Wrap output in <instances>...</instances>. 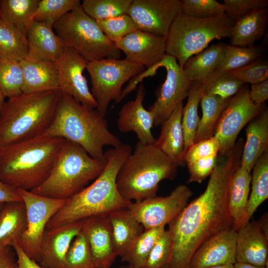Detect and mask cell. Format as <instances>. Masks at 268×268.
<instances>
[{
    "label": "cell",
    "mask_w": 268,
    "mask_h": 268,
    "mask_svg": "<svg viewBox=\"0 0 268 268\" xmlns=\"http://www.w3.org/2000/svg\"><path fill=\"white\" fill-rule=\"evenodd\" d=\"M244 143L240 138L229 152L218 155L204 192L169 223L171 251L164 268H188L193 254L206 240L234 228L227 194L232 175L240 164Z\"/></svg>",
    "instance_id": "obj_1"
},
{
    "label": "cell",
    "mask_w": 268,
    "mask_h": 268,
    "mask_svg": "<svg viewBox=\"0 0 268 268\" xmlns=\"http://www.w3.org/2000/svg\"><path fill=\"white\" fill-rule=\"evenodd\" d=\"M132 151L130 145L122 143L104 152L106 163L100 174L90 185L67 200L50 219L46 229L128 208L132 201L120 194L116 179L121 166Z\"/></svg>",
    "instance_id": "obj_2"
},
{
    "label": "cell",
    "mask_w": 268,
    "mask_h": 268,
    "mask_svg": "<svg viewBox=\"0 0 268 268\" xmlns=\"http://www.w3.org/2000/svg\"><path fill=\"white\" fill-rule=\"evenodd\" d=\"M65 140L41 134L1 146L0 181L16 189L36 188L49 176Z\"/></svg>",
    "instance_id": "obj_3"
},
{
    "label": "cell",
    "mask_w": 268,
    "mask_h": 268,
    "mask_svg": "<svg viewBox=\"0 0 268 268\" xmlns=\"http://www.w3.org/2000/svg\"><path fill=\"white\" fill-rule=\"evenodd\" d=\"M43 135L63 138L81 146L93 158L105 161L103 148L122 142L109 130L105 117L62 93L54 117Z\"/></svg>",
    "instance_id": "obj_4"
},
{
    "label": "cell",
    "mask_w": 268,
    "mask_h": 268,
    "mask_svg": "<svg viewBox=\"0 0 268 268\" xmlns=\"http://www.w3.org/2000/svg\"><path fill=\"white\" fill-rule=\"evenodd\" d=\"M62 93L60 89L23 93L8 98L0 114V146L41 135L51 124Z\"/></svg>",
    "instance_id": "obj_5"
},
{
    "label": "cell",
    "mask_w": 268,
    "mask_h": 268,
    "mask_svg": "<svg viewBox=\"0 0 268 268\" xmlns=\"http://www.w3.org/2000/svg\"><path fill=\"white\" fill-rule=\"evenodd\" d=\"M178 166L154 144L138 141L119 169L117 189L122 196L132 202L155 197L159 183L174 179Z\"/></svg>",
    "instance_id": "obj_6"
},
{
    "label": "cell",
    "mask_w": 268,
    "mask_h": 268,
    "mask_svg": "<svg viewBox=\"0 0 268 268\" xmlns=\"http://www.w3.org/2000/svg\"><path fill=\"white\" fill-rule=\"evenodd\" d=\"M106 163V160L91 157L80 145L65 139L49 176L31 192L49 198L67 199L96 179Z\"/></svg>",
    "instance_id": "obj_7"
},
{
    "label": "cell",
    "mask_w": 268,
    "mask_h": 268,
    "mask_svg": "<svg viewBox=\"0 0 268 268\" xmlns=\"http://www.w3.org/2000/svg\"><path fill=\"white\" fill-rule=\"evenodd\" d=\"M234 23L226 13L200 19L181 12L166 37V55L175 58L183 68L190 58L206 48L213 40L229 37Z\"/></svg>",
    "instance_id": "obj_8"
},
{
    "label": "cell",
    "mask_w": 268,
    "mask_h": 268,
    "mask_svg": "<svg viewBox=\"0 0 268 268\" xmlns=\"http://www.w3.org/2000/svg\"><path fill=\"white\" fill-rule=\"evenodd\" d=\"M53 29L66 47L88 62L105 58L119 59L121 51L82 9L81 4L54 23Z\"/></svg>",
    "instance_id": "obj_9"
},
{
    "label": "cell",
    "mask_w": 268,
    "mask_h": 268,
    "mask_svg": "<svg viewBox=\"0 0 268 268\" xmlns=\"http://www.w3.org/2000/svg\"><path fill=\"white\" fill-rule=\"evenodd\" d=\"M86 69L96 102L95 109L105 117L111 102L120 97L123 85L143 72L145 67L125 59L105 58L88 62Z\"/></svg>",
    "instance_id": "obj_10"
},
{
    "label": "cell",
    "mask_w": 268,
    "mask_h": 268,
    "mask_svg": "<svg viewBox=\"0 0 268 268\" xmlns=\"http://www.w3.org/2000/svg\"><path fill=\"white\" fill-rule=\"evenodd\" d=\"M18 190L26 208L27 227L17 242L29 258L38 263L46 226L67 199L49 198L21 189Z\"/></svg>",
    "instance_id": "obj_11"
},
{
    "label": "cell",
    "mask_w": 268,
    "mask_h": 268,
    "mask_svg": "<svg viewBox=\"0 0 268 268\" xmlns=\"http://www.w3.org/2000/svg\"><path fill=\"white\" fill-rule=\"evenodd\" d=\"M249 91L244 84L230 98L221 114L214 134L220 145L219 155L229 152L241 130L265 109L264 104L257 105L251 101Z\"/></svg>",
    "instance_id": "obj_12"
},
{
    "label": "cell",
    "mask_w": 268,
    "mask_h": 268,
    "mask_svg": "<svg viewBox=\"0 0 268 268\" xmlns=\"http://www.w3.org/2000/svg\"><path fill=\"white\" fill-rule=\"evenodd\" d=\"M192 194L189 187L180 185L168 196L132 202L128 208L144 230L165 227L187 205Z\"/></svg>",
    "instance_id": "obj_13"
},
{
    "label": "cell",
    "mask_w": 268,
    "mask_h": 268,
    "mask_svg": "<svg viewBox=\"0 0 268 268\" xmlns=\"http://www.w3.org/2000/svg\"><path fill=\"white\" fill-rule=\"evenodd\" d=\"M160 67H164L166 76L153 104L148 109L154 116V126H158L166 120L174 109L188 96L191 82L176 60L165 55L158 63L149 68L155 73Z\"/></svg>",
    "instance_id": "obj_14"
},
{
    "label": "cell",
    "mask_w": 268,
    "mask_h": 268,
    "mask_svg": "<svg viewBox=\"0 0 268 268\" xmlns=\"http://www.w3.org/2000/svg\"><path fill=\"white\" fill-rule=\"evenodd\" d=\"M181 12L180 0H133L127 14L138 30L166 37Z\"/></svg>",
    "instance_id": "obj_15"
},
{
    "label": "cell",
    "mask_w": 268,
    "mask_h": 268,
    "mask_svg": "<svg viewBox=\"0 0 268 268\" xmlns=\"http://www.w3.org/2000/svg\"><path fill=\"white\" fill-rule=\"evenodd\" d=\"M55 63L62 93L72 97L89 108L96 109V101L83 75L88 62L75 50L66 47Z\"/></svg>",
    "instance_id": "obj_16"
},
{
    "label": "cell",
    "mask_w": 268,
    "mask_h": 268,
    "mask_svg": "<svg viewBox=\"0 0 268 268\" xmlns=\"http://www.w3.org/2000/svg\"><path fill=\"white\" fill-rule=\"evenodd\" d=\"M125 59L147 68L158 63L166 55V37L136 30L115 43Z\"/></svg>",
    "instance_id": "obj_17"
},
{
    "label": "cell",
    "mask_w": 268,
    "mask_h": 268,
    "mask_svg": "<svg viewBox=\"0 0 268 268\" xmlns=\"http://www.w3.org/2000/svg\"><path fill=\"white\" fill-rule=\"evenodd\" d=\"M108 214L81 220V231L90 247L96 268H110L117 257Z\"/></svg>",
    "instance_id": "obj_18"
},
{
    "label": "cell",
    "mask_w": 268,
    "mask_h": 268,
    "mask_svg": "<svg viewBox=\"0 0 268 268\" xmlns=\"http://www.w3.org/2000/svg\"><path fill=\"white\" fill-rule=\"evenodd\" d=\"M237 231L234 228L213 235L196 251L188 268H206L236 263Z\"/></svg>",
    "instance_id": "obj_19"
},
{
    "label": "cell",
    "mask_w": 268,
    "mask_h": 268,
    "mask_svg": "<svg viewBox=\"0 0 268 268\" xmlns=\"http://www.w3.org/2000/svg\"><path fill=\"white\" fill-rule=\"evenodd\" d=\"M145 88L140 84L134 100L126 103L118 113L117 126L122 133L134 132L138 141L144 144H154L155 139L151 132L154 126L153 114L143 105Z\"/></svg>",
    "instance_id": "obj_20"
},
{
    "label": "cell",
    "mask_w": 268,
    "mask_h": 268,
    "mask_svg": "<svg viewBox=\"0 0 268 268\" xmlns=\"http://www.w3.org/2000/svg\"><path fill=\"white\" fill-rule=\"evenodd\" d=\"M81 230V221L46 229L40 248L38 264L44 268H64L70 245Z\"/></svg>",
    "instance_id": "obj_21"
},
{
    "label": "cell",
    "mask_w": 268,
    "mask_h": 268,
    "mask_svg": "<svg viewBox=\"0 0 268 268\" xmlns=\"http://www.w3.org/2000/svg\"><path fill=\"white\" fill-rule=\"evenodd\" d=\"M26 59L55 63L62 56L66 46L49 23L33 21L26 34Z\"/></svg>",
    "instance_id": "obj_22"
},
{
    "label": "cell",
    "mask_w": 268,
    "mask_h": 268,
    "mask_svg": "<svg viewBox=\"0 0 268 268\" xmlns=\"http://www.w3.org/2000/svg\"><path fill=\"white\" fill-rule=\"evenodd\" d=\"M268 236L257 221H249L237 231L236 262L268 267Z\"/></svg>",
    "instance_id": "obj_23"
},
{
    "label": "cell",
    "mask_w": 268,
    "mask_h": 268,
    "mask_svg": "<svg viewBox=\"0 0 268 268\" xmlns=\"http://www.w3.org/2000/svg\"><path fill=\"white\" fill-rule=\"evenodd\" d=\"M183 102L161 124L160 135L154 145L179 166L184 164L185 141L182 125Z\"/></svg>",
    "instance_id": "obj_24"
},
{
    "label": "cell",
    "mask_w": 268,
    "mask_h": 268,
    "mask_svg": "<svg viewBox=\"0 0 268 268\" xmlns=\"http://www.w3.org/2000/svg\"><path fill=\"white\" fill-rule=\"evenodd\" d=\"M20 64L23 72L22 92H43L60 89L55 63L25 58Z\"/></svg>",
    "instance_id": "obj_25"
},
{
    "label": "cell",
    "mask_w": 268,
    "mask_h": 268,
    "mask_svg": "<svg viewBox=\"0 0 268 268\" xmlns=\"http://www.w3.org/2000/svg\"><path fill=\"white\" fill-rule=\"evenodd\" d=\"M240 165L250 172L261 156L268 150V110L265 108L248 124L246 130Z\"/></svg>",
    "instance_id": "obj_26"
},
{
    "label": "cell",
    "mask_w": 268,
    "mask_h": 268,
    "mask_svg": "<svg viewBox=\"0 0 268 268\" xmlns=\"http://www.w3.org/2000/svg\"><path fill=\"white\" fill-rule=\"evenodd\" d=\"M111 223L115 251L121 257L143 232L141 224L128 208L113 211L108 214Z\"/></svg>",
    "instance_id": "obj_27"
},
{
    "label": "cell",
    "mask_w": 268,
    "mask_h": 268,
    "mask_svg": "<svg viewBox=\"0 0 268 268\" xmlns=\"http://www.w3.org/2000/svg\"><path fill=\"white\" fill-rule=\"evenodd\" d=\"M268 23V7L252 11L234 22L231 30V45L248 47L265 35Z\"/></svg>",
    "instance_id": "obj_28"
},
{
    "label": "cell",
    "mask_w": 268,
    "mask_h": 268,
    "mask_svg": "<svg viewBox=\"0 0 268 268\" xmlns=\"http://www.w3.org/2000/svg\"><path fill=\"white\" fill-rule=\"evenodd\" d=\"M251 174L240 164L231 178L227 194V208L236 231L239 229L247 205Z\"/></svg>",
    "instance_id": "obj_29"
},
{
    "label": "cell",
    "mask_w": 268,
    "mask_h": 268,
    "mask_svg": "<svg viewBox=\"0 0 268 268\" xmlns=\"http://www.w3.org/2000/svg\"><path fill=\"white\" fill-rule=\"evenodd\" d=\"M26 227V210L23 201L4 203L0 210V247H12Z\"/></svg>",
    "instance_id": "obj_30"
},
{
    "label": "cell",
    "mask_w": 268,
    "mask_h": 268,
    "mask_svg": "<svg viewBox=\"0 0 268 268\" xmlns=\"http://www.w3.org/2000/svg\"><path fill=\"white\" fill-rule=\"evenodd\" d=\"M225 45H212L187 61L183 69L191 82H204L211 76L216 69Z\"/></svg>",
    "instance_id": "obj_31"
},
{
    "label": "cell",
    "mask_w": 268,
    "mask_h": 268,
    "mask_svg": "<svg viewBox=\"0 0 268 268\" xmlns=\"http://www.w3.org/2000/svg\"><path fill=\"white\" fill-rule=\"evenodd\" d=\"M252 170L251 192L239 229L250 221L257 208L268 198V150L258 159Z\"/></svg>",
    "instance_id": "obj_32"
},
{
    "label": "cell",
    "mask_w": 268,
    "mask_h": 268,
    "mask_svg": "<svg viewBox=\"0 0 268 268\" xmlns=\"http://www.w3.org/2000/svg\"><path fill=\"white\" fill-rule=\"evenodd\" d=\"M206 86L207 83L205 82H191L187 103L183 107L182 125L185 141L184 158L186 151L194 143L200 120L199 104L205 92Z\"/></svg>",
    "instance_id": "obj_33"
},
{
    "label": "cell",
    "mask_w": 268,
    "mask_h": 268,
    "mask_svg": "<svg viewBox=\"0 0 268 268\" xmlns=\"http://www.w3.org/2000/svg\"><path fill=\"white\" fill-rule=\"evenodd\" d=\"M230 99H223L206 93L203 94L200 102L202 116L199 122L194 143L214 136L219 118Z\"/></svg>",
    "instance_id": "obj_34"
},
{
    "label": "cell",
    "mask_w": 268,
    "mask_h": 268,
    "mask_svg": "<svg viewBox=\"0 0 268 268\" xmlns=\"http://www.w3.org/2000/svg\"><path fill=\"white\" fill-rule=\"evenodd\" d=\"M26 37L15 26L0 18V57L20 62L27 55Z\"/></svg>",
    "instance_id": "obj_35"
},
{
    "label": "cell",
    "mask_w": 268,
    "mask_h": 268,
    "mask_svg": "<svg viewBox=\"0 0 268 268\" xmlns=\"http://www.w3.org/2000/svg\"><path fill=\"white\" fill-rule=\"evenodd\" d=\"M39 0H0L2 17L26 37Z\"/></svg>",
    "instance_id": "obj_36"
},
{
    "label": "cell",
    "mask_w": 268,
    "mask_h": 268,
    "mask_svg": "<svg viewBox=\"0 0 268 268\" xmlns=\"http://www.w3.org/2000/svg\"><path fill=\"white\" fill-rule=\"evenodd\" d=\"M263 51L261 46L238 47L225 44L213 74L231 71L246 66L261 58Z\"/></svg>",
    "instance_id": "obj_37"
},
{
    "label": "cell",
    "mask_w": 268,
    "mask_h": 268,
    "mask_svg": "<svg viewBox=\"0 0 268 268\" xmlns=\"http://www.w3.org/2000/svg\"><path fill=\"white\" fill-rule=\"evenodd\" d=\"M165 230V227L144 230L121 257V261L133 268H144L153 246Z\"/></svg>",
    "instance_id": "obj_38"
},
{
    "label": "cell",
    "mask_w": 268,
    "mask_h": 268,
    "mask_svg": "<svg viewBox=\"0 0 268 268\" xmlns=\"http://www.w3.org/2000/svg\"><path fill=\"white\" fill-rule=\"evenodd\" d=\"M133 0H83V11L95 20L127 14Z\"/></svg>",
    "instance_id": "obj_39"
},
{
    "label": "cell",
    "mask_w": 268,
    "mask_h": 268,
    "mask_svg": "<svg viewBox=\"0 0 268 268\" xmlns=\"http://www.w3.org/2000/svg\"><path fill=\"white\" fill-rule=\"evenodd\" d=\"M23 72L20 62L0 57V89L5 97L22 93Z\"/></svg>",
    "instance_id": "obj_40"
},
{
    "label": "cell",
    "mask_w": 268,
    "mask_h": 268,
    "mask_svg": "<svg viewBox=\"0 0 268 268\" xmlns=\"http://www.w3.org/2000/svg\"><path fill=\"white\" fill-rule=\"evenodd\" d=\"M80 4L79 0H39L32 20L53 25L67 13Z\"/></svg>",
    "instance_id": "obj_41"
},
{
    "label": "cell",
    "mask_w": 268,
    "mask_h": 268,
    "mask_svg": "<svg viewBox=\"0 0 268 268\" xmlns=\"http://www.w3.org/2000/svg\"><path fill=\"white\" fill-rule=\"evenodd\" d=\"M64 268H96L90 247L81 230L70 245Z\"/></svg>",
    "instance_id": "obj_42"
},
{
    "label": "cell",
    "mask_w": 268,
    "mask_h": 268,
    "mask_svg": "<svg viewBox=\"0 0 268 268\" xmlns=\"http://www.w3.org/2000/svg\"><path fill=\"white\" fill-rule=\"evenodd\" d=\"M205 82L207 83L205 93L216 95L223 99L232 97L245 84L230 71L213 74Z\"/></svg>",
    "instance_id": "obj_43"
},
{
    "label": "cell",
    "mask_w": 268,
    "mask_h": 268,
    "mask_svg": "<svg viewBox=\"0 0 268 268\" xmlns=\"http://www.w3.org/2000/svg\"><path fill=\"white\" fill-rule=\"evenodd\" d=\"M96 21L105 36L114 43L138 30L133 19L127 14Z\"/></svg>",
    "instance_id": "obj_44"
},
{
    "label": "cell",
    "mask_w": 268,
    "mask_h": 268,
    "mask_svg": "<svg viewBox=\"0 0 268 268\" xmlns=\"http://www.w3.org/2000/svg\"><path fill=\"white\" fill-rule=\"evenodd\" d=\"M181 12L193 18L205 19L225 13L223 3L216 0H181Z\"/></svg>",
    "instance_id": "obj_45"
},
{
    "label": "cell",
    "mask_w": 268,
    "mask_h": 268,
    "mask_svg": "<svg viewBox=\"0 0 268 268\" xmlns=\"http://www.w3.org/2000/svg\"><path fill=\"white\" fill-rule=\"evenodd\" d=\"M229 71L244 84H256L268 79V64L261 57L246 66Z\"/></svg>",
    "instance_id": "obj_46"
},
{
    "label": "cell",
    "mask_w": 268,
    "mask_h": 268,
    "mask_svg": "<svg viewBox=\"0 0 268 268\" xmlns=\"http://www.w3.org/2000/svg\"><path fill=\"white\" fill-rule=\"evenodd\" d=\"M171 251V239L168 230H165L153 246L144 268H164Z\"/></svg>",
    "instance_id": "obj_47"
},
{
    "label": "cell",
    "mask_w": 268,
    "mask_h": 268,
    "mask_svg": "<svg viewBox=\"0 0 268 268\" xmlns=\"http://www.w3.org/2000/svg\"><path fill=\"white\" fill-rule=\"evenodd\" d=\"M225 13L234 22L256 10L268 7V0H223Z\"/></svg>",
    "instance_id": "obj_48"
},
{
    "label": "cell",
    "mask_w": 268,
    "mask_h": 268,
    "mask_svg": "<svg viewBox=\"0 0 268 268\" xmlns=\"http://www.w3.org/2000/svg\"><path fill=\"white\" fill-rule=\"evenodd\" d=\"M220 145L215 136L194 143L186 151L184 163L190 164L199 159L219 155Z\"/></svg>",
    "instance_id": "obj_49"
},
{
    "label": "cell",
    "mask_w": 268,
    "mask_h": 268,
    "mask_svg": "<svg viewBox=\"0 0 268 268\" xmlns=\"http://www.w3.org/2000/svg\"><path fill=\"white\" fill-rule=\"evenodd\" d=\"M218 155H212L198 159L187 165L189 173L188 183H201L212 173L216 164Z\"/></svg>",
    "instance_id": "obj_50"
},
{
    "label": "cell",
    "mask_w": 268,
    "mask_h": 268,
    "mask_svg": "<svg viewBox=\"0 0 268 268\" xmlns=\"http://www.w3.org/2000/svg\"><path fill=\"white\" fill-rule=\"evenodd\" d=\"M249 94L251 101L261 105L268 99V79L260 83L251 84Z\"/></svg>",
    "instance_id": "obj_51"
},
{
    "label": "cell",
    "mask_w": 268,
    "mask_h": 268,
    "mask_svg": "<svg viewBox=\"0 0 268 268\" xmlns=\"http://www.w3.org/2000/svg\"><path fill=\"white\" fill-rule=\"evenodd\" d=\"M22 201L18 189L0 181V203Z\"/></svg>",
    "instance_id": "obj_52"
},
{
    "label": "cell",
    "mask_w": 268,
    "mask_h": 268,
    "mask_svg": "<svg viewBox=\"0 0 268 268\" xmlns=\"http://www.w3.org/2000/svg\"><path fill=\"white\" fill-rule=\"evenodd\" d=\"M17 257L18 268H44L35 261L29 258L15 241L12 246Z\"/></svg>",
    "instance_id": "obj_53"
},
{
    "label": "cell",
    "mask_w": 268,
    "mask_h": 268,
    "mask_svg": "<svg viewBox=\"0 0 268 268\" xmlns=\"http://www.w3.org/2000/svg\"><path fill=\"white\" fill-rule=\"evenodd\" d=\"M10 247H0V268H17L16 253Z\"/></svg>",
    "instance_id": "obj_54"
},
{
    "label": "cell",
    "mask_w": 268,
    "mask_h": 268,
    "mask_svg": "<svg viewBox=\"0 0 268 268\" xmlns=\"http://www.w3.org/2000/svg\"><path fill=\"white\" fill-rule=\"evenodd\" d=\"M257 222L264 233L268 236V214H265Z\"/></svg>",
    "instance_id": "obj_55"
},
{
    "label": "cell",
    "mask_w": 268,
    "mask_h": 268,
    "mask_svg": "<svg viewBox=\"0 0 268 268\" xmlns=\"http://www.w3.org/2000/svg\"><path fill=\"white\" fill-rule=\"evenodd\" d=\"M233 268H268V267H260L246 263L236 262L233 265Z\"/></svg>",
    "instance_id": "obj_56"
},
{
    "label": "cell",
    "mask_w": 268,
    "mask_h": 268,
    "mask_svg": "<svg viewBox=\"0 0 268 268\" xmlns=\"http://www.w3.org/2000/svg\"><path fill=\"white\" fill-rule=\"evenodd\" d=\"M5 98L6 97H5L2 91L0 89V114L5 103Z\"/></svg>",
    "instance_id": "obj_57"
},
{
    "label": "cell",
    "mask_w": 268,
    "mask_h": 268,
    "mask_svg": "<svg viewBox=\"0 0 268 268\" xmlns=\"http://www.w3.org/2000/svg\"><path fill=\"white\" fill-rule=\"evenodd\" d=\"M233 265H224L208 267L206 268H233Z\"/></svg>",
    "instance_id": "obj_58"
},
{
    "label": "cell",
    "mask_w": 268,
    "mask_h": 268,
    "mask_svg": "<svg viewBox=\"0 0 268 268\" xmlns=\"http://www.w3.org/2000/svg\"><path fill=\"white\" fill-rule=\"evenodd\" d=\"M131 268L130 267H129V266H121V267H118V268Z\"/></svg>",
    "instance_id": "obj_59"
},
{
    "label": "cell",
    "mask_w": 268,
    "mask_h": 268,
    "mask_svg": "<svg viewBox=\"0 0 268 268\" xmlns=\"http://www.w3.org/2000/svg\"><path fill=\"white\" fill-rule=\"evenodd\" d=\"M3 203H0V209H1V207H2V205H3Z\"/></svg>",
    "instance_id": "obj_60"
},
{
    "label": "cell",
    "mask_w": 268,
    "mask_h": 268,
    "mask_svg": "<svg viewBox=\"0 0 268 268\" xmlns=\"http://www.w3.org/2000/svg\"><path fill=\"white\" fill-rule=\"evenodd\" d=\"M1 17H2V15H1V13L0 9V18Z\"/></svg>",
    "instance_id": "obj_61"
},
{
    "label": "cell",
    "mask_w": 268,
    "mask_h": 268,
    "mask_svg": "<svg viewBox=\"0 0 268 268\" xmlns=\"http://www.w3.org/2000/svg\"><path fill=\"white\" fill-rule=\"evenodd\" d=\"M1 148V146H0V154Z\"/></svg>",
    "instance_id": "obj_62"
},
{
    "label": "cell",
    "mask_w": 268,
    "mask_h": 268,
    "mask_svg": "<svg viewBox=\"0 0 268 268\" xmlns=\"http://www.w3.org/2000/svg\"><path fill=\"white\" fill-rule=\"evenodd\" d=\"M17 268H18V267H17Z\"/></svg>",
    "instance_id": "obj_63"
}]
</instances>
